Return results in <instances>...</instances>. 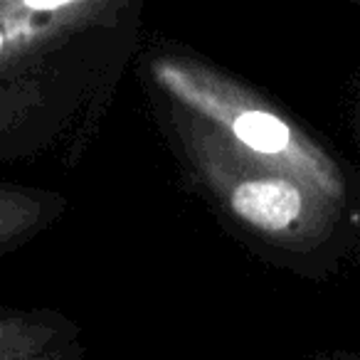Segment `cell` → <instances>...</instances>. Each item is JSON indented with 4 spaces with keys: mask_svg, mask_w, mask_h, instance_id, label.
<instances>
[{
    "mask_svg": "<svg viewBox=\"0 0 360 360\" xmlns=\"http://www.w3.org/2000/svg\"><path fill=\"white\" fill-rule=\"evenodd\" d=\"M153 82L178 109L205 121L235 153L335 198L338 178L323 153L269 104L222 72L191 57H155Z\"/></svg>",
    "mask_w": 360,
    "mask_h": 360,
    "instance_id": "1",
    "label": "cell"
},
{
    "mask_svg": "<svg viewBox=\"0 0 360 360\" xmlns=\"http://www.w3.org/2000/svg\"><path fill=\"white\" fill-rule=\"evenodd\" d=\"M173 121L198 178L240 222L266 237H286L309 217L304 183L235 153L205 121L188 111L178 109Z\"/></svg>",
    "mask_w": 360,
    "mask_h": 360,
    "instance_id": "2",
    "label": "cell"
},
{
    "mask_svg": "<svg viewBox=\"0 0 360 360\" xmlns=\"http://www.w3.org/2000/svg\"><path fill=\"white\" fill-rule=\"evenodd\" d=\"M106 8L96 0H0V72L84 30Z\"/></svg>",
    "mask_w": 360,
    "mask_h": 360,
    "instance_id": "3",
    "label": "cell"
},
{
    "mask_svg": "<svg viewBox=\"0 0 360 360\" xmlns=\"http://www.w3.org/2000/svg\"><path fill=\"white\" fill-rule=\"evenodd\" d=\"M55 326L25 314L0 316V360H50L47 345L55 340Z\"/></svg>",
    "mask_w": 360,
    "mask_h": 360,
    "instance_id": "4",
    "label": "cell"
},
{
    "mask_svg": "<svg viewBox=\"0 0 360 360\" xmlns=\"http://www.w3.org/2000/svg\"><path fill=\"white\" fill-rule=\"evenodd\" d=\"M45 217V202L30 191L0 186V247L25 237Z\"/></svg>",
    "mask_w": 360,
    "mask_h": 360,
    "instance_id": "5",
    "label": "cell"
},
{
    "mask_svg": "<svg viewBox=\"0 0 360 360\" xmlns=\"http://www.w3.org/2000/svg\"><path fill=\"white\" fill-rule=\"evenodd\" d=\"M50 360H52V358H50Z\"/></svg>",
    "mask_w": 360,
    "mask_h": 360,
    "instance_id": "6",
    "label": "cell"
}]
</instances>
